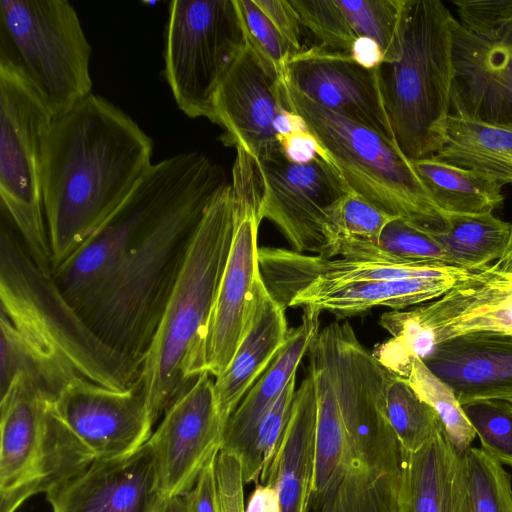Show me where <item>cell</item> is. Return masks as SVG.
Instances as JSON below:
<instances>
[{
	"mask_svg": "<svg viewBox=\"0 0 512 512\" xmlns=\"http://www.w3.org/2000/svg\"><path fill=\"white\" fill-rule=\"evenodd\" d=\"M152 150L139 125L99 95L53 118L41 169L52 270L121 206L152 166Z\"/></svg>",
	"mask_w": 512,
	"mask_h": 512,
	"instance_id": "1",
	"label": "cell"
},
{
	"mask_svg": "<svg viewBox=\"0 0 512 512\" xmlns=\"http://www.w3.org/2000/svg\"><path fill=\"white\" fill-rule=\"evenodd\" d=\"M228 184L208 156L185 160L143 227L116 277L77 311L109 345L142 366L193 235Z\"/></svg>",
	"mask_w": 512,
	"mask_h": 512,
	"instance_id": "2",
	"label": "cell"
},
{
	"mask_svg": "<svg viewBox=\"0 0 512 512\" xmlns=\"http://www.w3.org/2000/svg\"><path fill=\"white\" fill-rule=\"evenodd\" d=\"M1 312L35 359L42 387L54 399L76 378L124 390L141 365L105 342L61 292L52 272L37 266L1 208Z\"/></svg>",
	"mask_w": 512,
	"mask_h": 512,
	"instance_id": "3",
	"label": "cell"
},
{
	"mask_svg": "<svg viewBox=\"0 0 512 512\" xmlns=\"http://www.w3.org/2000/svg\"><path fill=\"white\" fill-rule=\"evenodd\" d=\"M337 390L345 443L336 474L309 512H397L403 450L384 406V368L348 323L317 337Z\"/></svg>",
	"mask_w": 512,
	"mask_h": 512,
	"instance_id": "4",
	"label": "cell"
},
{
	"mask_svg": "<svg viewBox=\"0 0 512 512\" xmlns=\"http://www.w3.org/2000/svg\"><path fill=\"white\" fill-rule=\"evenodd\" d=\"M234 201L228 183L207 207L141 367L155 422L192 385L189 370L229 257Z\"/></svg>",
	"mask_w": 512,
	"mask_h": 512,
	"instance_id": "5",
	"label": "cell"
},
{
	"mask_svg": "<svg viewBox=\"0 0 512 512\" xmlns=\"http://www.w3.org/2000/svg\"><path fill=\"white\" fill-rule=\"evenodd\" d=\"M454 19L439 0H406L400 58L379 66L394 141L410 161L432 157L444 141Z\"/></svg>",
	"mask_w": 512,
	"mask_h": 512,
	"instance_id": "6",
	"label": "cell"
},
{
	"mask_svg": "<svg viewBox=\"0 0 512 512\" xmlns=\"http://www.w3.org/2000/svg\"><path fill=\"white\" fill-rule=\"evenodd\" d=\"M285 106L299 114L351 191L380 210L433 233L443 214L396 142L314 102L285 77Z\"/></svg>",
	"mask_w": 512,
	"mask_h": 512,
	"instance_id": "7",
	"label": "cell"
},
{
	"mask_svg": "<svg viewBox=\"0 0 512 512\" xmlns=\"http://www.w3.org/2000/svg\"><path fill=\"white\" fill-rule=\"evenodd\" d=\"M53 400L20 373L0 400V512H15L85 470L94 454L57 416Z\"/></svg>",
	"mask_w": 512,
	"mask_h": 512,
	"instance_id": "8",
	"label": "cell"
},
{
	"mask_svg": "<svg viewBox=\"0 0 512 512\" xmlns=\"http://www.w3.org/2000/svg\"><path fill=\"white\" fill-rule=\"evenodd\" d=\"M90 56L68 1H0V58L20 71L53 118L91 94Z\"/></svg>",
	"mask_w": 512,
	"mask_h": 512,
	"instance_id": "9",
	"label": "cell"
},
{
	"mask_svg": "<svg viewBox=\"0 0 512 512\" xmlns=\"http://www.w3.org/2000/svg\"><path fill=\"white\" fill-rule=\"evenodd\" d=\"M53 117L20 71L0 58V198L28 253L52 272L41 169Z\"/></svg>",
	"mask_w": 512,
	"mask_h": 512,
	"instance_id": "10",
	"label": "cell"
},
{
	"mask_svg": "<svg viewBox=\"0 0 512 512\" xmlns=\"http://www.w3.org/2000/svg\"><path fill=\"white\" fill-rule=\"evenodd\" d=\"M236 150L230 183L234 201L232 245L207 327L191 362V381L204 373L217 378L226 370L249 328L264 285L257 243L262 180L254 158L243 147Z\"/></svg>",
	"mask_w": 512,
	"mask_h": 512,
	"instance_id": "11",
	"label": "cell"
},
{
	"mask_svg": "<svg viewBox=\"0 0 512 512\" xmlns=\"http://www.w3.org/2000/svg\"><path fill=\"white\" fill-rule=\"evenodd\" d=\"M379 324L391 337L377 344L376 355L395 372H406L414 358L424 360L436 344L458 335H512V273L491 265L470 272L440 298L387 311Z\"/></svg>",
	"mask_w": 512,
	"mask_h": 512,
	"instance_id": "12",
	"label": "cell"
},
{
	"mask_svg": "<svg viewBox=\"0 0 512 512\" xmlns=\"http://www.w3.org/2000/svg\"><path fill=\"white\" fill-rule=\"evenodd\" d=\"M244 46L234 0L169 3L163 74L184 114L213 122L216 92Z\"/></svg>",
	"mask_w": 512,
	"mask_h": 512,
	"instance_id": "13",
	"label": "cell"
},
{
	"mask_svg": "<svg viewBox=\"0 0 512 512\" xmlns=\"http://www.w3.org/2000/svg\"><path fill=\"white\" fill-rule=\"evenodd\" d=\"M257 168L263 186L262 220L273 223L292 250L323 255L327 213L352 192L338 171L320 157L298 164L282 154Z\"/></svg>",
	"mask_w": 512,
	"mask_h": 512,
	"instance_id": "14",
	"label": "cell"
},
{
	"mask_svg": "<svg viewBox=\"0 0 512 512\" xmlns=\"http://www.w3.org/2000/svg\"><path fill=\"white\" fill-rule=\"evenodd\" d=\"M52 405L57 416L95 459L130 454L153 434L154 422L141 377L124 390L76 378L59 392Z\"/></svg>",
	"mask_w": 512,
	"mask_h": 512,
	"instance_id": "15",
	"label": "cell"
},
{
	"mask_svg": "<svg viewBox=\"0 0 512 512\" xmlns=\"http://www.w3.org/2000/svg\"><path fill=\"white\" fill-rule=\"evenodd\" d=\"M211 377L208 373L197 377L165 411L148 441L166 497L188 493L221 449L225 423L217 409Z\"/></svg>",
	"mask_w": 512,
	"mask_h": 512,
	"instance_id": "16",
	"label": "cell"
},
{
	"mask_svg": "<svg viewBox=\"0 0 512 512\" xmlns=\"http://www.w3.org/2000/svg\"><path fill=\"white\" fill-rule=\"evenodd\" d=\"M449 115L512 130V22L494 39L452 26Z\"/></svg>",
	"mask_w": 512,
	"mask_h": 512,
	"instance_id": "17",
	"label": "cell"
},
{
	"mask_svg": "<svg viewBox=\"0 0 512 512\" xmlns=\"http://www.w3.org/2000/svg\"><path fill=\"white\" fill-rule=\"evenodd\" d=\"M284 108L280 80L245 43L214 98L213 123L225 130L223 141L243 147L257 165L276 158L273 124Z\"/></svg>",
	"mask_w": 512,
	"mask_h": 512,
	"instance_id": "18",
	"label": "cell"
},
{
	"mask_svg": "<svg viewBox=\"0 0 512 512\" xmlns=\"http://www.w3.org/2000/svg\"><path fill=\"white\" fill-rule=\"evenodd\" d=\"M284 77L319 105L394 140L379 67L367 69L350 54L312 45L289 58Z\"/></svg>",
	"mask_w": 512,
	"mask_h": 512,
	"instance_id": "19",
	"label": "cell"
},
{
	"mask_svg": "<svg viewBox=\"0 0 512 512\" xmlns=\"http://www.w3.org/2000/svg\"><path fill=\"white\" fill-rule=\"evenodd\" d=\"M165 498L149 442L121 457L94 459L46 493L52 512H158Z\"/></svg>",
	"mask_w": 512,
	"mask_h": 512,
	"instance_id": "20",
	"label": "cell"
},
{
	"mask_svg": "<svg viewBox=\"0 0 512 512\" xmlns=\"http://www.w3.org/2000/svg\"><path fill=\"white\" fill-rule=\"evenodd\" d=\"M262 279L284 308L313 281L347 284L411 278L464 277L471 271L442 262H403L326 258L276 247L258 249Z\"/></svg>",
	"mask_w": 512,
	"mask_h": 512,
	"instance_id": "21",
	"label": "cell"
},
{
	"mask_svg": "<svg viewBox=\"0 0 512 512\" xmlns=\"http://www.w3.org/2000/svg\"><path fill=\"white\" fill-rule=\"evenodd\" d=\"M460 405L512 396V335L470 332L436 344L422 360Z\"/></svg>",
	"mask_w": 512,
	"mask_h": 512,
	"instance_id": "22",
	"label": "cell"
},
{
	"mask_svg": "<svg viewBox=\"0 0 512 512\" xmlns=\"http://www.w3.org/2000/svg\"><path fill=\"white\" fill-rule=\"evenodd\" d=\"M397 512H472L465 452L443 426L416 452L403 450Z\"/></svg>",
	"mask_w": 512,
	"mask_h": 512,
	"instance_id": "23",
	"label": "cell"
},
{
	"mask_svg": "<svg viewBox=\"0 0 512 512\" xmlns=\"http://www.w3.org/2000/svg\"><path fill=\"white\" fill-rule=\"evenodd\" d=\"M317 399L312 375L296 390L281 440L258 483L276 488L280 512H309L315 471Z\"/></svg>",
	"mask_w": 512,
	"mask_h": 512,
	"instance_id": "24",
	"label": "cell"
},
{
	"mask_svg": "<svg viewBox=\"0 0 512 512\" xmlns=\"http://www.w3.org/2000/svg\"><path fill=\"white\" fill-rule=\"evenodd\" d=\"M320 314L312 307H303L301 324L289 330L281 350L229 417L221 451L237 456L240 462L245 459L261 421L296 377L301 360L318 335Z\"/></svg>",
	"mask_w": 512,
	"mask_h": 512,
	"instance_id": "25",
	"label": "cell"
},
{
	"mask_svg": "<svg viewBox=\"0 0 512 512\" xmlns=\"http://www.w3.org/2000/svg\"><path fill=\"white\" fill-rule=\"evenodd\" d=\"M285 309L264 284L242 342L229 366L214 380L216 405L225 425L285 344L289 332Z\"/></svg>",
	"mask_w": 512,
	"mask_h": 512,
	"instance_id": "26",
	"label": "cell"
},
{
	"mask_svg": "<svg viewBox=\"0 0 512 512\" xmlns=\"http://www.w3.org/2000/svg\"><path fill=\"white\" fill-rule=\"evenodd\" d=\"M464 277L411 278L347 284L313 281L291 299L288 307H312L320 313L328 311L340 318L356 315L376 306L403 310L440 298Z\"/></svg>",
	"mask_w": 512,
	"mask_h": 512,
	"instance_id": "27",
	"label": "cell"
},
{
	"mask_svg": "<svg viewBox=\"0 0 512 512\" xmlns=\"http://www.w3.org/2000/svg\"><path fill=\"white\" fill-rule=\"evenodd\" d=\"M432 157L502 186L512 183V130L449 115L444 141Z\"/></svg>",
	"mask_w": 512,
	"mask_h": 512,
	"instance_id": "28",
	"label": "cell"
},
{
	"mask_svg": "<svg viewBox=\"0 0 512 512\" xmlns=\"http://www.w3.org/2000/svg\"><path fill=\"white\" fill-rule=\"evenodd\" d=\"M412 165L442 214L492 213L504 203L502 185L485 175L433 157Z\"/></svg>",
	"mask_w": 512,
	"mask_h": 512,
	"instance_id": "29",
	"label": "cell"
},
{
	"mask_svg": "<svg viewBox=\"0 0 512 512\" xmlns=\"http://www.w3.org/2000/svg\"><path fill=\"white\" fill-rule=\"evenodd\" d=\"M512 224L493 213L443 214V224L431 235L452 257L456 267L480 271L504 252Z\"/></svg>",
	"mask_w": 512,
	"mask_h": 512,
	"instance_id": "30",
	"label": "cell"
},
{
	"mask_svg": "<svg viewBox=\"0 0 512 512\" xmlns=\"http://www.w3.org/2000/svg\"><path fill=\"white\" fill-rule=\"evenodd\" d=\"M384 406L388 421L406 452H416L443 426L434 409L423 401L405 378L389 370L384 383Z\"/></svg>",
	"mask_w": 512,
	"mask_h": 512,
	"instance_id": "31",
	"label": "cell"
},
{
	"mask_svg": "<svg viewBox=\"0 0 512 512\" xmlns=\"http://www.w3.org/2000/svg\"><path fill=\"white\" fill-rule=\"evenodd\" d=\"M347 258L403 262L435 261L455 266L450 254L431 235L401 218L393 219L384 228L378 242L354 244L349 249Z\"/></svg>",
	"mask_w": 512,
	"mask_h": 512,
	"instance_id": "32",
	"label": "cell"
},
{
	"mask_svg": "<svg viewBox=\"0 0 512 512\" xmlns=\"http://www.w3.org/2000/svg\"><path fill=\"white\" fill-rule=\"evenodd\" d=\"M406 0H336L357 37L380 46L383 63L399 60Z\"/></svg>",
	"mask_w": 512,
	"mask_h": 512,
	"instance_id": "33",
	"label": "cell"
},
{
	"mask_svg": "<svg viewBox=\"0 0 512 512\" xmlns=\"http://www.w3.org/2000/svg\"><path fill=\"white\" fill-rule=\"evenodd\" d=\"M395 218L350 192L327 213L322 228L325 251L321 256L328 257L336 246L347 242H378Z\"/></svg>",
	"mask_w": 512,
	"mask_h": 512,
	"instance_id": "34",
	"label": "cell"
},
{
	"mask_svg": "<svg viewBox=\"0 0 512 512\" xmlns=\"http://www.w3.org/2000/svg\"><path fill=\"white\" fill-rule=\"evenodd\" d=\"M406 381L416 394L437 413L451 443L460 452L471 447L476 432L452 388L419 358L411 362Z\"/></svg>",
	"mask_w": 512,
	"mask_h": 512,
	"instance_id": "35",
	"label": "cell"
},
{
	"mask_svg": "<svg viewBox=\"0 0 512 512\" xmlns=\"http://www.w3.org/2000/svg\"><path fill=\"white\" fill-rule=\"evenodd\" d=\"M472 512H512V477L481 448L465 451Z\"/></svg>",
	"mask_w": 512,
	"mask_h": 512,
	"instance_id": "36",
	"label": "cell"
},
{
	"mask_svg": "<svg viewBox=\"0 0 512 512\" xmlns=\"http://www.w3.org/2000/svg\"><path fill=\"white\" fill-rule=\"evenodd\" d=\"M461 406L480 439L481 449L512 467V402L490 398Z\"/></svg>",
	"mask_w": 512,
	"mask_h": 512,
	"instance_id": "37",
	"label": "cell"
},
{
	"mask_svg": "<svg viewBox=\"0 0 512 512\" xmlns=\"http://www.w3.org/2000/svg\"><path fill=\"white\" fill-rule=\"evenodd\" d=\"M246 45L277 79L285 75L290 51L254 0H234Z\"/></svg>",
	"mask_w": 512,
	"mask_h": 512,
	"instance_id": "38",
	"label": "cell"
},
{
	"mask_svg": "<svg viewBox=\"0 0 512 512\" xmlns=\"http://www.w3.org/2000/svg\"><path fill=\"white\" fill-rule=\"evenodd\" d=\"M315 46L350 54L358 38L336 0H290Z\"/></svg>",
	"mask_w": 512,
	"mask_h": 512,
	"instance_id": "39",
	"label": "cell"
},
{
	"mask_svg": "<svg viewBox=\"0 0 512 512\" xmlns=\"http://www.w3.org/2000/svg\"><path fill=\"white\" fill-rule=\"evenodd\" d=\"M295 383L296 377H293L265 415L247 456L241 461L245 484H257L262 471L273 457L291 414L296 392Z\"/></svg>",
	"mask_w": 512,
	"mask_h": 512,
	"instance_id": "40",
	"label": "cell"
},
{
	"mask_svg": "<svg viewBox=\"0 0 512 512\" xmlns=\"http://www.w3.org/2000/svg\"><path fill=\"white\" fill-rule=\"evenodd\" d=\"M453 4L459 23L483 39L497 38L512 22V0H456Z\"/></svg>",
	"mask_w": 512,
	"mask_h": 512,
	"instance_id": "41",
	"label": "cell"
},
{
	"mask_svg": "<svg viewBox=\"0 0 512 512\" xmlns=\"http://www.w3.org/2000/svg\"><path fill=\"white\" fill-rule=\"evenodd\" d=\"M219 512H245L244 479L239 458L219 451L216 459Z\"/></svg>",
	"mask_w": 512,
	"mask_h": 512,
	"instance_id": "42",
	"label": "cell"
},
{
	"mask_svg": "<svg viewBox=\"0 0 512 512\" xmlns=\"http://www.w3.org/2000/svg\"><path fill=\"white\" fill-rule=\"evenodd\" d=\"M254 2L273 24L286 43L291 56L309 48L305 45L304 40V31L306 30L290 1L254 0Z\"/></svg>",
	"mask_w": 512,
	"mask_h": 512,
	"instance_id": "43",
	"label": "cell"
},
{
	"mask_svg": "<svg viewBox=\"0 0 512 512\" xmlns=\"http://www.w3.org/2000/svg\"><path fill=\"white\" fill-rule=\"evenodd\" d=\"M217 455L207 462L194 487L184 495L189 512H219L216 482Z\"/></svg>",
	"mask_w": 512,
	"mask_h": 512,
	"instance_id": "44",
	"label": "cell"
},
{
	"mask_svg": "<svg viewBox=\"0 0 512 512\" xmlns=\"http://www.w3.org/2000/svg\"><path fill=\"white\" fill-rule=\"evenodd\" d=\"M277 141L282 156L289 162L304 164L320 157L330 164L324 149L309 130L279 135Z\"/></svg>",
	"mask_w": 512,
	"mask_h": 512,
	"instance_id": "45",
	"label": "cell"
},
{
	"mask_svg": "<svg viewBox=\"0 0 512 512\" xmlns=\"http://www.w3.org/2000/svg\"><path fill=\"white\" fill-rule=\"evenodd\" d=\"M350 56L367 69L378 68L384 61V55L378 43L365 37H358L355 40Z\"/></svg>",
	"mask_w": 512,
	"mask_h": 512,
	"instance_id": "46",
	"label": "cell"
},
{
	"mask_svg": "<svg viewBox=\"0 0 512 512\" xmlns=\"http://www.w3.org/2000/svg\"><path fill=\"white\" fill-rule=\"evenodd\" d=\"M245 512H280L277 490L272 485L257 483Z\"/></svg>",
	"mask_w": 512,
	"mask_h": 512,
	"instance_id": "47",
	"label": "cell"
},
{
	"mask_svg": "<svg viewBox=\"0 0 512 512\" xmlns=\"http://www.w3.org/2000/svg\"><path fill=\"white\" fill-rule=\"evenodd\" d=\"M491 266L497 270L512 273V228L504 252L498 260L491 264Z\"/></svg>",
	"mask_w": 512,
	"mask_h": 512,
	"instance_id": "48",
	"label": "cell"
},
{
	"mask_svg": "<svg viewBox=\"0 0 512 512\" xmlns=\"http://www.w3.org/2000/svg\"><path fill=\"white\" fill-rule=\"evenodd\" d=\"M158 512H189L184 496L166 497Z\"/></svg>",
	"mask_w": 512,
	"mask_h": 512,
	"instance_id": "49",
	"label": "cell"
},
{
	"mask_svg": "<svg viewBox=\"0 0 512 512\" xmlns=\"http://www.w3.org/2000/svg\"><path fill=\"white\" fill-rule=\"evenodd\" d=\"M504 399L512 402V396H508V397H506Z\"/></svg>",
	"mask_w": 512,
	"mask_h": 512,
	"instance_id": "50",
	"label": "cell"
}]
</instances>
